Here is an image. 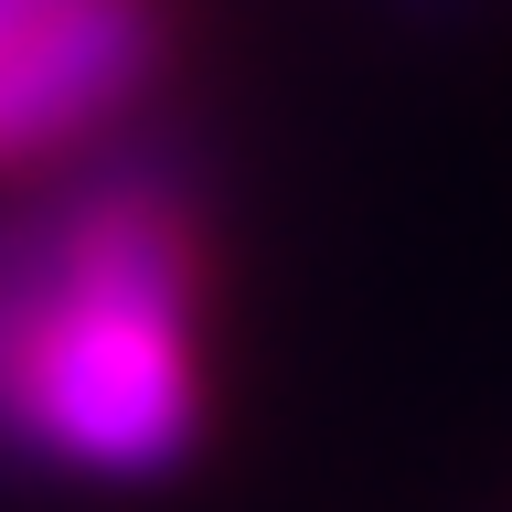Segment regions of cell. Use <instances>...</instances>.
Wrapping results in <instances>:
<instances>
[{"label": "cell", "instance_id": "277c9868", "mask_svg": "<svg viewBox=\"0 0 512 512\" xmlns=\"http://www.w3.org/2000/svg\"><path fill=\"white\" fill-rule=\"evenodd\" d=\"M395 11H427V22H448V11H470V0H395Z\"/></svg>", "mask_w": 512, "mask_h": 512}, {"label": "cell", "instance_id": "6da1fadb", "mask_svg": "<svg viewBox=\"0 0 512 512\" xmlns=\"http://www.w3.org/2000/svg\"><path fill=\"white\" fill-rule=\"evenodd\" d=\"M214 235L171 160H86L0 235V448L64 480H171L214 427Z\"/></svg>", "mask_w": 512, "mask_h": 512}, {"label": "cell", "instance_id": "7a4b0ae2", "mask_svg": "<svg viewBox=\"0 0 512 512\" xmlns=\"http://www.w3.org/2000/svg\"><path fill=\"white\" fill-rule=\"evenodd\" d=\"M171 64V0H54L0 32V182L96 160Z\"/></svg>", "mask_w": 512, "mask_h": 512}, {"label": "cell", "instance_id": "3957f363", "mask_svg": "<svg viewBox=\"0 0 512 512\" xmlns=\"http://www.w3.org/2000/svg\"><path fill=\"white\" fill-rule=\"evenodd\" d=\"M32 11H54V0H0V32H11V22H32Z\"/></svg>", "mask_w": 512, "mask_h": 512}]
</instances>
